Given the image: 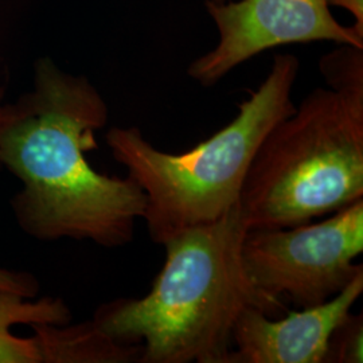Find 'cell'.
Masks as SVG:
<instances>
[{
    "instance_id": "cell-2",
    "label": "cell",
    "mask_w": 363,
    "mask_h": 363,
    "mask_svg": "<svg viewBox=\"0 0 363 363\" xmlns=\"http://www.w3.org/2000/svg\"><path fill=\"white\" fill-rule=\"evenodd\" d=\"M247 232L235 206L220 220L171 235L151 291L103 304L93 322L108 337L140 345L139 363H228L247 307L269 316L286 311L250 284L241 259Z\"/></svg>"
},
{
    "instance_id": "cell-1",
    "label": "cell",
    "mask_w": 363,
    "mask_h": 363,
    "mask_svg": "<svg viewBox=\"0 0 363 363\" xmlns=\"http://www.w3.org/2000/svg\"><path fill=\"white\" fill-rule=\"evenodd\" d=\"M109 117L91 81L43 58L34 89L4 105L0 118V164L22 182L13 210L23 232L40 241L62 238L120 247L133 241L147 208L143 190L130 178L97 172L88 152Z\"/></svg>"
},
{
    "instance_id": "cell-7",
    "label": "cell",
    "mask_w": 363,
    "mask_h": 363,
    "mask_svg": "<svg viewBox=\"0 0 363 363\" xmlns=\"http://www.w3.org/2000/svg\"><path fill=\"white\" fill-rule=\"evenodd\" d=\"M363 292V272L323 304L291 312L274 320L257 307H247L235 323L228 363H323L335 325Z\"/></svg>"
},
{
    "instance_id": "cell-12",
    "label": "cell",
    "mask_w": 363,
    "mask_h": 363,
    "mask_svg": "<svg viewBox=\"0 0 363 363\" xmlns=\"http://www.w3.org/2000/svg\"><path fill=\"white\" fill-rule=\"evenodd\" d=\"M330 7H340L354 16L355 23L359 31L363 33V0H327Z\"/></svg>"
},
{
    "instance_id": "cell-5",
    "label": "cell",
    "mask_w": 363,
    "mask_h": 363,
    "mask_svg": "<svg viewBox=\"0 0 363 363\" xmlns=\"http://www.w3.org/2000/svg\"><path fill=\"white\" fill-rule=\"evenodd\" d=\"M363 199L327 220L292 228L247 230L241 259L264 298L298 308L323 304L363 272Z\"/></svg>"
},
{
    "instance_id": "cell-13",
    "label": "cell",
    "mask_w": 363,
    "mask_h": 363,
    "mask_svg": "<svg viewBox=\"0 0 363 363\" xmlns=\"http://www.w3.org/2000/svg\"><path fill=\"white\" fill-rule=\"evenodd\" d=\"M3 112H4V106H1V105H0V118L3 116Z\"/></svg>"
},
{
    "instance_id": "cell-10",
    "label": "cell",
    "mask_w": 363,
    "mask_h": 363,
    "mask_svg": "<svg viewBox=\"0 0 363 363\" xmlns=\"http://www.w3.org/2000/svg\"><path fill=\"white\" fill-rule=\"evenodd\" d=\"M363 362V315L346 313L327 342L323 363Z\"/></svg>"
},
{
    "instance_id": "cell-11",
    "label": "cell",
    "mask_w": 363,
    "mask_h": 363,
    "mask_svg": "<svg viewBox=\"0 0 363 363\" xmlns=\"http://www.w3.org/2000/svg\"><path fill=\"white\" fill-rule=\"evenodd\" d=\"M38 289V281L33 274L0 268V292H9L23 298H31L37 295Z\"/></svg>"
},
{
    "instance_id": "cell-3",
    "label": "cell",
    "mask_w": 363,
    "mask_h": 363,
    "mask_svg": "<svg viewBox=\"0 0 363 363\" xmlns=\"http://www.w3.org/2000/svg\"><path fill=\"white\" fill-rule=\"evenodd\" d=\"M298 57L277 54L265 79L238 105L233 120L193 150H157L136 127H113L105 140L112 156L143 190L151 240L162 245L184 229L210 223L238 206L247 171L273 127L295 111Z\"/></svg>"
},
{
    "instance_id": "cell-4",
    "label": "cell",
    "mask_w": 363,
    "mask_h": 363,
    "mask_svg": "<svg viewBox=\"0 0 363 363\" xmlns=\"http://www.w3.org/2000/svg\"><path fill=\"white\" fill-rule=\"evenodd\" d=\"M363 199V94L316 88L265 136L238 208L250 229L292 228Z\"/></svg>"
},
{
    "instance_id": "cell-9",
    "label": "cell",
    "mask_w": 363,
    "mask_h": 363,
    "mask_svg": "<svg viewBox=\"0 0 363 363\" xmlns=\"http://www.w3.org/2000/svg\"><path fill=\"white\" fill-rule=\"evenodd\" d=\"M319 70L331 91L363 94V48L337 45L322 57Z\"/></svg>"
},
{
    "instance_id": "cell-8",
    "label": "cell",
    "mask_w": 363,
    "mask_h": 363,
    "mask_svg": "<svg viewBox=\"0 0 363 363\" xmlns=\"http://www.w3.org/2000/svg\"><path fill=\"white\" fill-rule=\"evenodd\" d=\"M72 312L62 298H43L38 301L0 292V363H45L40 337H19L11 327L27 325H66Z\"/></svg>"
},
{
    "instance_id": "cell-6",
    "label": "cell",
    "mask_w": 363,
    "mask_h": 363,
    "mask_svg": "<svg viewBox=\"0 0 363 363\" xmlns=\"http://www.w3.org/2000/svg\"><path fill=\"white\" fill-rule=\"evenodd\" d=\"M205 9L218 42L187 67V76L203 88L274 48L325 40L363 48L362 31L339 23L327 0H206Z\"/></svg>"
},
{
    "instance_id": "cell-15",
    "label": "cell",
    "mask_w": 363,
    "mask_h": 363,
    "mask_svg": "<svg viewBox=\"0 0 363 363\" xmlns=\"http://www.w3.org/2000/svg\"><path fill=\"white\" fill-rule=\"evenodd\" d=\"M0 96H1V94H0Z\"/></svg>"
},
{
    "instance_id": "cell-14",
    "label": "cell",
    "mask_w": 363,
    "mask_h": 363,
    "mask_svg": "<svg viewBox=\"0 0 363 363\" xmlns=\"http://www.w3.org/2000/svg\"><path fill=\"white\" fill-rule=\"evenodd\" d=\"M214 1H228V0H214Z\"/></svg>"
}]
</instances>
